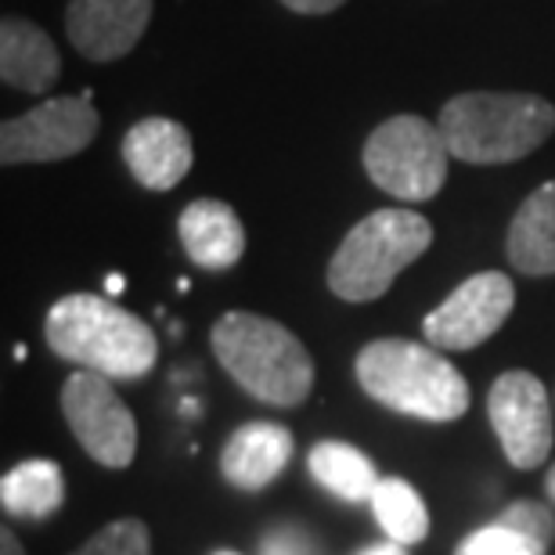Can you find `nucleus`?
Masks as SVG:
<instances>
[{"instance_id":"obj_1","label":"nucleus","mask_w":555,"mask_h":555,"mask_svg":"<svg viewBox=\"0 0 555 555\" xmlns=\"http://www.w3.org/2000/svg\"><path fill=\"white\" fill-rule=\"evenodd\" d=\"M43 336L62 361H73L105 379L134 383L149 375L159 358L155 332L138 314L94 293L62 296L48 310Z\"/></svg>"},{"instance_id":"obj_2","label":"nucleus","mask_w":555,"mask_h":555,"mask_svg":"<svg viewBox=\"0 0 555 555\" xmlns=\"http://www.w3.org/2000/svg\"><path fill=\"white\" fill-rule=\"evenodd\" d=\"M217 361L249 397L271 408H296L314 390V361L307 347L274 318L228 310L209 328Z\"/></svg>"},{"instance_id":"obj_3","label":"nucleus","mask_w":555,"mask_h":555,"mask_svg":"<svg viewBox=\"0 0 555 555\" xmlns=\"http://www.w3.org/2000/svg\"><path fill=\"white\" fill-rule=\"evenodd\" d=\"M454 159L473 166L516 163L555 130V105L524 91H469L451 98L437 119Z\"/></svg>"},{"instance_id":"obj_4","label":"nucleus","mask_w":555,"mask_h":555,"mask_svg":"<svg viewBox=\"0 0 555 555\" xmlns=\"http://www.w3.org/2000/svg\"><path fill=\"white\" fill-rule=\"evenodd\" d=\"M361 390L390 412L454 422L469 412V383L437 347L412 339H372L353 361Z\"/></svg>"},{"instance_id":"obj_5","label":"nucleus","mask_w":555,"mask_h":555,"mask_svg":"<svg viewBox=\"0 0 555 555\" xmlns=\"http://www.w3.org/2000/svg\"><path fill=\"white\" fill-rule=\"evenodd\" d=\"M433 246V224L415 209H375L358 220L328 260V288L347 304H372Z\"/></svg>"},{"instance_id":"obj_6","label":"nucleus","mask_w":555,"mask_h":555,"mask_svg":"<svg viewBox=\"0 0 555 555\" xmlns=\"http://www.w3.org/2000/svg\"><path fill=\"white\" fill-rule=\"evenodd\" d=\"M448 144L426 116H390L364 141V170L372 184L401 203H426L448 181Z\"/></svg>"},{"instance_id":"obj_7","label":"nucleus","mask_w":555,"mask_h":555,"mask_svg":"<svg viewBox=\"0 0 555 555\" xmlns=\"http://www.w3.org/2000/svg\"><path fill=\"white\" fill-rule=\"evenodd\" d=\"M62 415L73 437L105 469H127L138 454V422L113 390V379L98 372H73L62 386Z\"/></svg>"},{"instance_id":"obj_8","label":"nucleus","mask_w":555,"mask_h":555,"mask_svg":"<svg viewBox=\"0 0 555 555\" xmlns=\"http://www.w3.org/2000/svg\"><path fill=\"white\" fill-rule=\"evenodd\" d=\"M98 127H102V116L91 102V91L76 98H48L29 113L4 119L0 159H4V166L69 159L98 138Z\"/></svg>"},{"instance_id":"obj_9","label":"nucleus","mask_w":555,"mask_h":555,"mask_svg":"<svg viewBox=\"0 0 555 555\" xmlns=\"http://www.w3.org/2000/svg\"><path fill=\"white\" fill-rule=\"evenodd\" d=\"M516 288L502 271H480L454 288L422 321V336L437 350H473L494 336L513 314Z\"/></svg>"},{"instance_id":"obj_10","label":"nucleus","mask_w":555,"mask_h":555,"mask_svg":"<svg viewBox=\"0 0 555 555\" xmlns=\"http://www.w3.org/2000/svg\"><path fill=\"white\" fill-rule=\"evenodd\" d=\"M494 437L516 469H538L552 451V404L538 375L505 372L487 393Z\"/></svg>"},{"instance_id":"obj_11","label":"nucleus","mask_w":555,"mask_h":555,"mask_svg":"<svg viewBox=\"0 0 555 555\" xmlns=\"http://www.w3.org/2000/svg\"><path fill=\"white\" fill-rule=\"evenodd\" d=\"M152 22V0H69L65 33L91 62H116L138 48Z\"/></svg>"},{"instance_id":"obj_12","label":"nucleus","mask_w":555,"mask_h":555,"mask_svg":"<svg viewBox=\"0 0 555 555\" xmlns=\"http://www.w3.org/2000/svg\"><path fill=\"white\" fill-rule=\"evenodd\" d=\"M124 163L141 188H149V192H170V188L184 181L195 163L192 134L177 119L149 116L127 130Z\"/></svg>"},{"instance_id":"obj_13","label":"nucleus","mask_w":555,"mask_h":555,"mask_svg":"<svg viewBox=\"0 0 555 555\" xmlns=\"http://www.w3.org/2000/svg\"><path fill=\"white\" fill-rule=\"evenodd\" d=\"M293 459V433L278 422H246L231 433L220 454V473L238 491H263Z\"/></svg>"},{"instance_id":"obj_14","label":"nucleus","mask_w":555,"mask_h":555,"mask_svg":"<svg viewBox=\"0 0 555 555\" xmlns=\"http://www.w3.org/2000/svg\"><path fill=\"white\" fill-rule=\"evenodd\" d=\"M181 246L188 260L198 263L203 271H228L235 268L246 253V228L238 214L220 198H195L181 209L177 220Z\"/></svg>"},{"instance_id":"obj_15","label":"nucleus","mask_w":555,"mask_h":555,"mask_svg":"<svg viewBox=\"0 0 555 555\" xmlns=\"http://www.w3.org/2000/svg\"><path fill=\"white\" fill-rule=\"evenodd\" d=\"M62 76L54 40L37 22L8 15L0 22V80L26 94H48Z\"/></svg>"},{"instance_id":"obj_16","label":"nucleus","mask_w":555,"mask_h":555,"mask_svg":"<svg viewBox=\"0 0 555 555\" xmlns=\"http://www.w3.org/2000/svg\"><path fill=\"white\" fill-rule=\"evenodd\" d=\"M505 253L519 274H555V181L541 184L516 209L513 224H508Z\"/></svg>"},{"instance_id":"obj_17","label":"nucleus","mask_w":555,"mask_h":555,"mask_svg":"<svg viewBox=\"0 0 555 555\" xmlns=\"http://www.w3.org/2000/svg\"><path fill=\"white\" fill-rule=\"evenodd\" d=\"M65 502V480L59 462L33 459L15 465L0 480V505L18 519H48Z\"/></svg>"},{"instance_id":"obj_18","label":"nucleus","mask_w":555,"mask_h":555,"mask_svg":"<svg viewBox=\"0 0 555 555\" xmlns=\"http://www.w3.org/2000/svg\"><path fill=\"white\" fill-rule=\"evenodd\" d=\"M307 465L314 473V480L325 491L339 494L343 502H372V494L383 483L369 454L339 440H321L318 448H310Z\"/></svg>"},{"instance_id":"obj_19","label":"nucleus","mask_w":555,"mask_h":555,"mask_svg":"<svg viewBox=\"0 0 555 555\" xmlns=\"http://www.w3.org/2000/svg\"><path fill=\"white\" fill-rule=\"evenodd\" d=\"M372 508L379 527L386 530V538L397 541V545H418L429 534L426 502H422V494L408 480H397V476L383 480L379 491L372 494Z\"/></svg>"},{"instance_id":"obj_20","label":"nucleus","mask_w":555,"mask_h":555,"mask_svg":"<svg viewBox=\"0 0 555 555\" xmlns=\"http://www.w3.org/2000/svg\"><path fill=\"white\" fill-rule=\"evenodd\" d=\"M73 555H152V538L141 519L127 516V519H113L108 527H102Z\"/></svg>"},{"instance_id":"obj_21","label":"nucleus","mask_w":555,"mask_h":555,"mask_svg":"<svg viewBox=\"0 0 555 555\" xmlns=\"http://www.w3.org/2000/svg\"><path fill=\"white\" fill-rule=\"evenodd\" d=\"M454 555H545V545L505 524H491L465 538Z\"/></svg>"},{"instance_id":"obj_22","label":"nucleus","mask_w":555,"mask_h":555,"mask_svg":"<svg viewBox=\"0 0 555 555\" xmlns=\"http://www.w3.org/2000/svg\"><path fill=\"white\" fill-rule=\"evenodd\" d=\"M498 524H505V527L519 530V534L541 541L545 548L552 545V538H555V516L541 502H516V505H508Z\"/></svg>"},{"instance_id":"obj_23","label":"nucleus","mask_w":555,"mask_h":555,"mask_svg":"<svg viewBox=\"0 0 555 555\" xmlns=\"http://www.w3.org/2000/svg\"><path fill=\"white\" fill-rule=\"evenodd\" d=\"M263 555H314V548L299 530H274L263 538Z\"/></svg>"},{"instance_id":"obj_24","label":"nucleus","mask_w":555,"mask_h":555,"mask_svg":"<svg viewBox=\"0 0 555 555\" xmlns=\"http://www.w3.org/2000/svg\"><path fill=\"white\" fill-rule=\"evenodd\" d=\"M288 11H296V15H328V11L343 8L347 0H282Z\"/></svg>"},{"instance_id":"obj_25","label":"nucleus","mask_w":555,"mask_h":555,"mask_svg":"<svg viewBox=\"0 0 555 555\" xmlns=\"http://www.w3.org/2000/svg\"><path fill=\"white\" fill-rule=\"evenodd\" d=\"M0 555H26V552H22V541L15 538V530H11V527L0 530Z\"/></svg>"},{"instance_id":"obj_26","label":"nucleus","mask_w":555,"mask_h":555,"mask_svg":"<svg viewBox=\"0 0 555 555\" xmlns=\"http://www.w3.org/2000/svg\"><path fill=\"white\" fill-rule=\"evenodd\" d=\"M361 555H408L404 545H397V541H386V545H369Z\"/></svg>"},{"instance_id":"obj_27","label":"nucleus","mask_w":555,"mask_h":555,"mask_svg":"<svg viewBox=\"0 0 555 555\" xmlns=\"http://www.w3.org/2000/svg\"><path fill=\"white\" fill-rule=\"evenodd\" d=\"M124 285H127V282H124V274H108V278H105V293H108V296H119V293H124Z\"/></svg>"},{"instance_id":"obj_28","label":"nucleus","mask_w":555,"mask_h":555,"mask_svg":"<svg viewBox=\"0 0 555 555\" xmlns=\"http://www.w3.org/2000/svg\"><path fill=\"white\" fill-rule=\"evenodd\" d=\"M545 491H548V498H552V502H555V465H552V469H548V476H545Z\"/></svg>"},{"instance_id":"obj_29","label":"nucleus","mask_w":555,"mask_h":555,"mask_svg":"<svg viewBox=\"0 0 555 555\" xmlns=\"http://www.w3.org/2000/svg\"><path fill=\"white\" fill-rule=\"evenodd\" d=\"M214 555H235V552H214Z\"/></svg>"}]
</instances>
